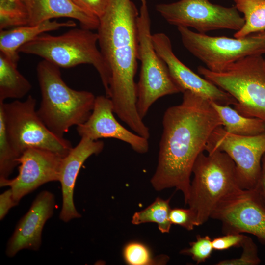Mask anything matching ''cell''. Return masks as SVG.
I'll return each mask as SVG.
<instances>
[{
    "instance_id": "6",
    "label": "cell",
    "mask_w": 265,
    "mask_h": 265,
    "mask_svg": "<svg viewBox=\"0 0 265 265\" xmlns=\"http://www.w3.org/2000/svg\"><path fill=\"white\" fill-rule=\"evenodd\" d=\"M198 72L234 98V109L239 113L265 123V59L262 55L246 56L220 72L203 66L198 67Z\"/></svg>"
},
{
    "instance_id": "16",
    "label": "cell",
    "mask_w": 265,
    "mask_h": 265,
    "mask_svg": "<svg viewBox=\"0 0 265 265\" xmlns=\"http://www.w3.org/2000/svg\"><path fill=\"white\" fill-rule=\"evenodd\" d=\"M55 206V196L51 192L43 190L36 196L7 242L5 250L7 257H13L24 249L39 250L44 226L53 215Z\"/></svg>"
},
{
    "instance_id": "30",
    "label": "cell",
    "mask_w": 265,
    "mask_h": 265,
    "mask_svg": "<svg viewBox=\"0 0 265 265\" xmlns=\"http://www.w3.org/2000/svg\"><path fill=\"white\" fill-rule=\"evenodd\" d=\"M246 236L241 233H228L212 240L215 250H224L234 247H241Z\"/></svg>"
},
{
    "instance_id": "20",
    "label": "cell",
    "mask_w": 265,
    "mask_h": 265,
    "mask_svg": "<svg viewBox=\"0 0 265 265\" xmlns=\"http://www.w3.org/2000/svg\"><path fill=\"white\" fill-rule=\"evenodd\" d=\"M17 65L0 52V102L22 98L31 89L30 82L18 71Z\"/></svg>"
},
{
    "instance_id": "7",
    "label": "cell",
    "mask_w": 265,
    "mask_h": 265,
    "mask_svg": "<svg viewBox=\"0 0 265 265\" xmlns=\"http://www.w3.org/2000/svg\"><path fill=\"white\" fill-rule=\"evenodd\" d=\"M138 0L140 5L137 20L138 60L141 62V69L137 83L136 106L139 116L143 119L150 107L159 98L183 91L154 48L147 0Z\"/></svg>"
},
{
    "instance_id": "32",
    "label": "cell",
    "mask_w": 265,
    "mask_h": 265,
    "mask_svg": "<svg viewBox=\"0 0 265 265\" xmlns=\"http://www.w3.org/2000/svg\"><path fill=\"white\" fill-rule=\"evenodd\" d=\"M18 204L19 202L14 199L10 188L1 193L0 195V220H3L10 209Z\"/></svg>"
},
{
    "instance_id": "13",
    "label": "cell",
    "mask_w": 265,
    "mask_h": 265,
    "mask_svg": "<svg viewBox=\"0 0 265 265\" xmlns=\"http://www.w3.org/2000/svg\"><path fill=\"white\" fill-rule=\"evenodd\" d=\"M63 156L48 150L29 148L18 159V174L0 181V186L9 187L14 199L19 202L26 195L43 185L59 181Z\"/></svg>"
},
{
    "instance_id": "19",
    "label": "cell",
    "mask_w": 265,
    "mask_h": 265,
    "mask_svg": "<svg viewBox=\"0 0 265 265\" xmlns=\"http://www.w3.org/2000/svg\"><path fill=\"white\" fill-rule=\"evenodd\" d=\"M76 25L73 20L61 22L48 20L37 25H26L1 30L0 32V52L18 64L19 60L18 50L21 46L43 33L62 27H75Z\"/></svg>"
},
{
    "instance_id": "33",
    "label": "cell",
    "mask_w": 265,
    "mask_h": 265,
    "mask_svg": "<svg viewBox=\"0 0 265 265\" xmlns=\"http://www.w3.org/2000/svg\"><path fill=\"white\" fill-rule=\"evenodd\" d=\"M260 199L265 207V153L261 161V169L260 177L255 188Z\"/></svg>"
},
{
    "instance_id": "8",
    "label": "cell",
    "mask_w": 265,
    "mask_h": 265,
    "mask_svg": "<svg viewBox=\"0 0 265 265\" xmlns=\"http://www.w3.org/2000/svg\"><path fill=\"white\" fill-rule=\"evenodd\" d=\"M36 103L31 95L24 101L0 102L12 145L20 155L28 148H37L65 156L73 148L71 143L50 130L39 116Z\"/></svg>"
},
{
    "instance_id": "25",
    "label": "cell",
    "mask_w": 265,
    "mask_h": 265,
    "mask_svg": "<svg viewBox=\"0 0 265 265\" xmlns=\"http://www.w3.org/2000/svg\"><path fill=\"white\" fill-rule=\"evenodd\" d=\"M28 24V13L21 0H0V30Z\"/></svg>"
},
{
    "instance_id": "4",
    "label": "cell",
    "mask_w": 265,
    "mask_h": 265,
    "mask_svg": "<svg viewBox=\"0 0 265 265\" xmlns=\"http://www.w3.org/2000/svg\"><path fill=\"white\" fill-rule=\"evenodd\" d=\"M193 167V179L186 204L194 213L197 226L204 224L222 201L241 190L233 160L225 153L206 148Z\"/></svg>"
},
{
    "instance_id": "1",
    "label": "cell",
    "mask_w": 265,
    "mask_h": 265,
    "mask_svg": "<svg viewBox=\"0 0 265 265\" xmlns=\"http://www.w3.org/2000/svg\"><path fill=\"white\" fill-rule=\"evenodd\" d=\"M183 94L181 103L164 113L158 165L151 183L157 191L172 187L181 191L186 204L194 164L223 123L211 101L188 90Z\"/></svg>"
},
{
    "instance_id": "26",
    "label": "cell",
    "mask_w": 265,
    "mask_h": 265,
    "mask_svg": "<svg viewBox=\"0 0 265 265\" xmlns=\"http://www.w3.org/2000/svg\"><path fill=\"white\" fill-rule=\"evenodd\" d=\"M123 256L125 262L130 265H164L169 259L167 255L153 258L149 248L136 241L129 242L125 246Z\"/></svg>"
},
{
    "instance_id": "15",
    "label": "cell",
    "mask_w": 265,
    "mask_h": 265,
    "mask_svg": "<svg viewBox=\"0 0 265 265\" xmlns=\"http://www.w3.org/2000/svg\"><path fill=\"white\" fill-rule=\"evenodd\" d=\"M114 113L113 106L109 97L106 95L96 97L90 116L85 122L76 126L78 133L81 137L93 140L116 139L129 144L138 153L148 152V139L124 127L115 119Z\"/></svg>"
},
{
    "instance_id": "21",
    "label": "cell",
    "mask_w": 265,
    "mask_h": 265,
    "mask_svg": "<svg viewBox=\"0 0 265 265\" xmlns=\"http://www.w3.org/2000/svg\"><path fill=\"white\" fill-rule=\"evenodd\" d=\"M211 103L223 123L224 129L229 133L243 136L260 134L265 131V123L262 120L242 115L228 105L215 102Z\"/></svg>"
},
{
    "instance_id": "3",
    "label": "cell",
    "mask_w": 265,
    "mask_h": 265,
    "mask_svg": "<svg viewBox=\"0 0 265 265\" xmlns=\"http://www.w3.org/2000/svg\"><path fill=\"white\" fill-rule=\"evenodd\" d=\"M36 72L41 94L37 113L50 131L64 137L71 127L88 119L96 97L91 92L69 87L60 68L45 60L38 63Z\"/></svg>"
},
{
    "instance_id": "31",
    "label": "cell",
    "mask_w": 265,
    "mask_h": 265,
    "mask_svg": "<svg viewBox=\"0 0 265 265\" xmlns=\"http://www.w3.org/2000/svg\"><path fill=\"white\" fill-rule=\"evenodd\" d=\"M109 0H79L78 5L99 19L106 11Z\"/></svg>"
},
{
    "instance_id": "17",
    "label": "cell",
    "mask_w": 265,
    "mask_h": 265,
    "mask_svg": "<svg viewBox=\"0 0 265 265\" xmlns=\"http://www.w3.org/2000/svg\"><path fill=\"white\" fill-rule=\"evenodd\" d=\"M104 147V143L102 141L81 137L77 146L73 147L68 154L63 157L59 180L62 196V206L59 214L61 221L68 222L81 217L74 202L76 181L80 170L86 159L93 155L100 153Z\"/></svg>"
},
{
    "instance_id": "28",
    "label": "cell",
    "mask_w": 265,
    "mask_h": 265,
    "mask_svg": "<svg viewBox=\"0 0 265 265\" xmlns=\"http://www.w3.org/2000/svg\"><path fill=\"white\" fill-rule=\"evenodd\" d=\"M243 251L240 257L218 262L216 265H257L260 263L258 248L251 238L246 236L241 246Z\"/></svg>"
},
{
    "instance_id": "12",
    "label": "cell",
    "mask_w": 265,
    "mask_h": 265,
    "mask_svg": "<svg viewBox=\"0 0 265 265\" xmlns=\"http://www.w3.org/2000/svg\"><path fill=\"white\" fill-rule=\"evenodd\" d=\"M211 218L221 222L223 233H247L265 244V207L255 189H242L221 202Z\"/></svg>"
},
{
    "instance_id": "14",
    "label": "cell",
    "mask_w": 265,
    "mask_h": 265,
    "mask_svg": "<svg viewBox=\"0 0 265 265\" xmlns=\"http://www.w3.org/2000/svg\"><path fill=\"white\" fill-rule=\"evenodd\" d=\"M152 38L156 52L166 64L172 77L183 92L190 91L221 105L236 104V100L229 94L196 74L177 58L167 35L157 33L152 34Z\"/></svg>"
},
{
    "instance_id": "29",
    "label": "cell",
    "mask_w": 265,
    "mask_h": 265,
    "mask_svg": "<svg viewBox=\"0 0 265 265\" xmlns=\"http://www.w3.org/2000/svg\"><path fill=\"white\" fill-rule=\"evenodd\" d=\"M169 218L172 224L179 225L189 231L197 226L195 215L189 208L171 209Z\"/></svg>"
},
{
    "instance_id": "9",
    "label": "cell",
    "mask_w": 265,
    "mask_h": 265,
    "mask_svg": "<svg viewBox=\"0 0 265 265\" xmlns=\"http://www.w3.org/2000/svg\"><path fill=\"white\" fill-rule=\"evenodd\" d=\"M184 46L209 70L220 72L248 56L265 53V31L242 38L211 36L178 26Z\"/></svg>"
},
{
    "instance_id": "18",
    "label": "cell",
    "mask_w": 265,
    "mask_h": 265,
    "mask_svg": "<svg viewBox=\"0 0 265 265\" xmlns=\"http://www.w3.org/2000/svg\"><path fill=\"white\" fill-rule=\"evenodd\" d=\"M28 15V24L34 25L53 18L75 19L81 27L97 29L99 19L84 10L72 0H21Z\"/></svg>"
},
{
    "instance_id": "2",
    "label": "cell",
    "mask_w": 265,
    "mask_h": 265,
    "mask_svg": "<svg viewBox=\"0 0 265 265\" xmlns=\"http://www.w3.org/2000/svg\"><path fill=\"white\" fill-rule=\"evenodd\" d=\"M139 14L132 0H109L99 19L98 45L109 70L110 79L107 97L114 112L127 125L141 120L136 106Z\"/></svg>"
},
{
    "instance_id": "34",
    "label": "cell",
    "mask_w": 265,
    "mask_h": 265,
    "mask_svg": "<svg viewBox=\"0 0 265 265\" xmlns=\"http://www.w3.org/2000/svg\"><path fill=\"white\" fill-rule=\"evenodd\" d=\"M75 3L78 5V1L79 0H72ZM79 6V5H78Z\"/></svg>"
},
{
    "instance_id": "23",
    "label": "cell",
    "mask_w": 265,
    "mask_h": 265,
    "mask_svg": "<svg viewBox=\"0 0 265 265\" xmlns=\"http://www.w3.org/2000/svg\"><path fill=\"white\" fill-rule=\"evenodd\" d=\"M170 198L164 200L157 197L149 206L143 210L135 212L132 219L134 225L146 223L157 224L159 230L162 233H169L172 225L169 214L171 208L169 205Z\"/></svg>"
},
{
    "instance_id": "24",
    "label": "cell",
    "mask_w": 265,
    "mask_h": 265,
    "mask_svg": "<svg viewBox=\"0 0 265 265\" xmlns=\"http://www.w3.org/2000/svg\"><path fill=\"white\" fill-rule=\"evenodd\" d=\"M20 156L9 140L3 112L0 109V181L8 179L19 165Z\"/></svg>"
},
{
    "instance_id": "5",
    "label": "cell",
    "mask_w": 265,
    "mask_h": 265,
    "mask_svg": "<svg viewBox=\"0 0 265 265\" xmlns=\"http://www.w3.org/2000/svg\"><path fill=\"white\" fill-rule=\"evenodd\" d=\"M97 44V33L81 27L57 36L43 33L21 46L18 52L39 56L59 68L91 65L98 72L107 96L110 73Z\"/></svg>"
},
{
    "instance_id": "10",
    "label": "cell",
    "mask_w": 265,
    "mask_h": 265,
    "mask_svg": "<svg viewBox=\"0 0 265 265\" xmlns=\"http://www.w3.org/2000/svg\"><path fill=\"white\" fill-rule=\"evenodd\" d=\"M156 11L169 24L192 27L199 33L219 30H240L245 20L235 6L224 7L209 0H180L156 5Z\"/></svg>"
},
{
    "instance_id": "11",
    "label": "cell",
    "mask_w": 265,
    "mask_h": 265,
    "mask_svg": "<svg viewBox=\"0 0 265 265\" xmlns=\"http://www.w3.org/2000/svg\"><path fill=\"white\" fill-rule=\"evenodd\" d=\"M206 148L217 149L227 154L235 164L240 187L255 189L265 153V131L254 135H238L228 132L221 126L212 132Z\"/></svg>"
},
{
    "instance_id": "27",
    "label": "cell",
    "mask_w": 265,
    "mask_h": 265,
    "mask_svg": "<svg viewBox=\"0 0 265 265\" xmlns=\"http://www.w3.org/2000/svg\"><path fill=\"white\" fill-rule=\"evenodd\" d=\"M189 245V248L182 250L180 253L190 256L197 264L205 262L214 250L212 239L209 236L197 235L196 240L190 242Z\"/></svg>"
},
{
    "instance_id": "22",
    "label": "cell",
    "mask_w": 265,
    "mask_h": 265,
    "mask_svg": "<svg viewBox=\"0 0 265 265\" xmlns=\"http://www.w3.org/2000/svg\"><path fill=\"white\" fill-rule=\"evenodd\" d=\"M237 9L244 15L245 23L235 38H242L265 31V0H233Z\"/></svg>"
}]
</instances>
